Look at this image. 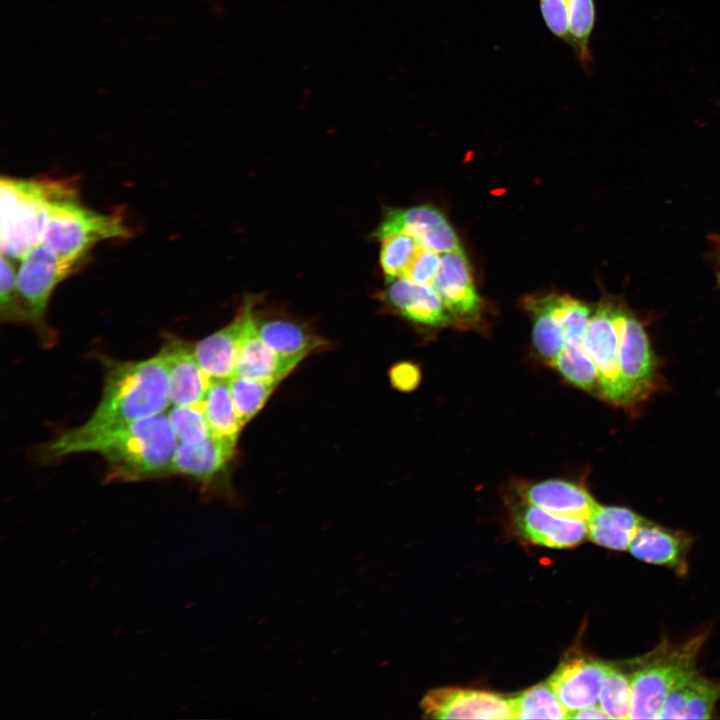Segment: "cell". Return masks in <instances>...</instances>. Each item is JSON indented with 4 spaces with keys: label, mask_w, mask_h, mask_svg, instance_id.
<instances>
[{
    "label": "cell",
    "mask_w": 720,
    "mask_h": 720,
    "mask_svg": "<svg viewBox=\"0 0 720 720\" xmlns=\"http://www.w3.org/2000/svg\"><path fill=\"white\" fill-rule=\"evenodd\" d=\"M102 395L90 418L65 431L41 449L45 460L76 454L86 441L134 421L163 413L169 407V379L164 356L140 361L103 359Z\"/></svg>",
    "instance_id": "obj_1"
},
{
    "label": "cell",
    "mask_w": 720,
    "mask_h": 720,
    "mask_svg": "<svg viewBox=\"0 0 720 720\" xmlns=\"http://www.w3.org/2000/svg\"><path fill=\"white\" fill-rule=\"evenodd\" d=\"M178 439L163 412L105 432L77 453L96 452L106 463V478L119 481L158 479L171 475Z\"/></svg>",
    "instance_id": "obj_2"
},
{
    "label": "cell",
    "mask_w": 720,
    "mask_h": 720,
    "mask_svg": "<svg viewBox=\"0 0 720 720\" xmlns=\"http://www.w3.org/2000/svg\"><path fill=\"white\" fill-rule=\"evenodd\" d=\"M76 193L74 186L63 180L2 177L1 254L21 260L42 242L51 203Z\"/></svg>",
    "instance_id": "obj_3"
},
{
    "label": "cell",
    "mask_w": 720,
    "mask_h": 720,
    "mask_svg": "<svg viewBox=\"0 0 720 720\" xmlns=\"http://www.w3.org/2000/svg\"><path fill=\"white\" fill-rule=\"evenodd\" d=\"M130 233L120 216L82 206L76 193L51 203L41 243L77 268L98 242L127 238Z\"/></svg>",
    "instance_id": "obj_4"
},
{
    "label": "cell",
    "mask_w": 720,
    "mask_h": 720,
    "mask_svg": "<svg viewBox=\"0 0 720 720\" xmlns=\"http://www.w3.org/2000/svg\"><path fill=\"white\" fill-rule=\"evenodd\" d=\"M704 636L678 644L662 643L633 664L629 719H659L665 699L675 685L695 670Z\"/></svg>",
    "instance_id": "obj_5"
},
{
    "label": "cell",
    "mask_w": 720,
    "mask_h": 720,
    "mask_svg": "<svg viewBox=\"0 0 720 720\" xmlns=\"http://www.w3.org/2000/svg\"><path fill=\"white\" fill-rule=\"evenodd\" d=\"M17 270V289L25 310L42 340L52 343L54 336L46 325V312L54 288L76 268L60 260L40 243L21 260Z\"/></svg>",
    "instance_id": "obj_6"
},
{
    "label": "cell",
    "mask_w": 720,
    "mask_h": 720,
    "mask_svg": "<svg viewBox=\"0 0 720 720\" xmlns=\"http://www.w3.org/2000/svg\"><path fill=\"white\" fill-rule=\"evenodd\" d=\"M616 309L607 303L595 310L586 328L583 345L596 366L600 392L609 401L626 405L635 398L620 368Z\"/></svg>",
    "instance_id": "obj_7"
},
{
    "label": "cell",
    "mask_w": 720,
    "mask_h": 720,
    "mask_svg": "<svg viewBox=\"0 0 720 720\" xmlns=\"http://www.w3.org/2000/svg\"><path fill=\"white\" fill-rule=\"evenodd\" d=\"M394 233L413 237L420 246L446 253L461 249L459 238L445 215L431 205L389 209L374 232L381 240Z\"/></svg>",
    "instance_id": "obj_8"
},
{
    "label": "cell",
    "mask_w": 720,
    "mask_h": 720,
    "mask_svg": "<svg viewBox=\"0 0 720 720\" xmlns=\"http://www.w3.org/2000/svg\"><path fill=\"white\" fill-rule=\"evenodd\" d=\"M421 707L435 719H514L510 699L482 690L433 689L423 697Z\"/></svg>",
    "instance_id": "obj_9"
},
{
    "label": "cell",
    "mask_w": 720,
    "mask_h": 720,
    "mask_svg": "<svg viewBox=\"0 0 720 720\" xmlns=\"http://www.w3.org/2000/svg\"><path fill=\"white\" fill-rule=\"evenodd\" d=\"M431 286L439 295L453 320L477 321L483 307L478 295L470 262L463 249L441 254V264Z\"/></svg>",
    "instance_id": "obj_10"
},
{
    "label": "cell",
    "mask_w": 720,
    "mask_h": 720,
    "mask_svg": "<svg viewBox=\"0 0 720 720\" xmlns=\"http://www.w3.org/2000/svg\"><path fill=\"white\" fill-rule=\"evenodd\" d=\"M612 666L588 657H569L558 666L548 683L571 712L597 702L603 681Z\"/></svg>",
    "instance_id": "obj_11"
},
{
    "label": "cell",
    "mask_w": 720,
    "mask_h": 720,
    "mask_svg": "<svg viewBox=\"0 0 720 720\" xmlns=\"http://www.w3.org/2000/svg\"><path fill=\"white\" fill-rule=\"evenodd\" d=\"M619 361L622 375L635 400L651 386L655 365L644 327L630 312L616 309Z\"/></svg>",
    "instance_id": "obj_12"
},
{
    "label": "cell",
    "mask_w": 720,
    "mask_h": 720,
    "mask_svg": "<svg viewBox=\"0 0 720 720\" xmlns=\"http://www.w3.org/2000/svg\"><path fill=\"white\" fill-rule=\"evenodd\" d=\"M520 535L533 544L550 548H571L589 537L588 521L556 515L526 503L514 511Z\"/></svg>",
    "instance_id": "obj_13"
},
{
    "label": "cell",
    "mask_w": 720,
    "mask_h": 720,
    "mask_svg": "<svg viewBox=\"0 0 720 720\" xmlns=\"http://www.w3.org/2000/svg\"><path fill=\"white\" fill-rule=\"evenodd\" d=\"M192 345L169 335L160 350L167 366L173 406L202 404L211 382L195 359Z\"/></svg>",
    "instance_id": "obj_14"
},
{
    "label": "cell",
    "mask_w": 720,
    "mask_h": 720,
    "mask_svg": "<svg viewBox=\"0 0 720 720\" xmlns=\"http://www.w3.org/2000/svg\"><path fill=\"white\" fill-rule=\"evenodd\" d=\"M247 302L234 376L281 382L303 359L282 356L262 341L254 325V302L250 299Z\"/></svg>",
    "instance_id": "obj_15"
},
{
    "label": "cell",
    "mask_w": 720,
    "mask_h": 720,
    "mask_svg": "<svg viewBox=\"0 0 720 720\" xmlns=\"http://www.w3.org/2000/svg\"><path fill=\"white\" fill-rule=\"evenodd\" d=\"M388 283L385 300L407 320L428 327H443L452 322V316L431 285L403 277Z\"/></svg>",
    "instance_id": "obj_16"
},
{
    "label": "cell",
    "mask_w": 720,
    "mask_h": 720,
    "mask_svg": "<svg viewBox=\"0 0 720 720\" xmlns=\"http://www.w3.org/2000/svg\"><path fill=\"white\" fill-rule=\"evenodd\" d=\"M234 449L213 435L195 444L178 442L171 475L185 476L209 487L226 472Z\"/></svg>",
    "instance_id": "obj_17"
},
{
    "label": "cell",
    "mask_w": 720,
    "mask_h": 720,
    "mask_svg": "<svg viewBox=\"0 0 720 720\" xmlns=\"http://www.w3.org/2000/svg\"><path fill=\"white\" fill-rule=\"evenodd\" d=\"M247 310L248 302L229 324L192 345L195 359L210 380L229 381L234 376Z\"/></svg>",
    "instance_id": "obj_18"
},
{
    "label": "cell",
    "mask_w": 720,
    "mask_h": 720,
    "mask_svg": "<svg viewBox=\"0 0 720 720\" xmlns=\"http://www.w3.org/2000/svg\"><path fill=\"white\" fill-rule=\"evenodd\" d=\"M520 493L526 503L559 516L587 521L598 506L583 487L564 480L551 479L530 484Z\"/></svg>",
    "instance_id": "obj_19"
},
{
    "label": "cell",
    "mask_w": 720,
    "mask_h": 720,
    "mask_svg": "<svg viewBox=\"0 0 720 720\" xmlns=\"http://www.w3.org/2000/svg\"><path fill=\"white\" fill-rule=\"evenodd\" d=\"M720 698V681L708 679L696 670L668 694L659 719H710Z\"/></svg>",
    "instance_id": "obj_20"
},
{
    "label": "cell",
    "mask_w": 720,
    "mask_h": 720,
    "mask_svg": "<svg viewBox=\"0 0 720 720\" xmlns=\"http://www.w3.org/2000/svg\"><path fill=\"white\" fill-rule=\"evenodd\" d=\"M687 536L645 522L634 536L630 553L637 559L674 569L678 574L687 571Z\"/></svg>",
    "instance_id": "obj_21"
},
{
    "label": "cell",
    "mask_w": 720,
    "mask_h": 720,
    "mask_svg": "<svg viewBox=\"0 0 720 720\" xmlns=\"http://www.w3.org/2000/svg\"><path fill=\"white\" fill-rule=\"evenodd\" d=\"M254 325L262 341L282 356L304 359L327 345L303 324L289 318L257 316L254 311Z\"/></svg>",
    "instance_id": "obj_22"
},
{
    "label": "cell",
    "mask_w": 720,
    "mask_h": 720,
    "mask_svg": "<svg viewBox=\"0 0 720 720\" xmlns=\"http://www.w3.org/2000/svg\"><path fill=\"white\" fill-rule=\"evenodd\" d=\"M645 522L627 508L598 505L588 519L589 538L605 548L624 551L629 549L634 536Z\"/></svg>",
    "instance_id": "obj_23"
},
{
    "label": "cell",
    "mask_w": 720,
    "mask_h": 720,
    "mask_svg": "<svg viewBox=\"0 0 720 720\" xmlns=\"http://www.w3.org/2000/svg\"><path fill=\"white\" fill-rule=\"evenodd\" d=\"M202 406L212 435L235 448L243 425L235 410L228 381L211 380Z\"/></svg>",
    "instance_id": "obj_24"
},
{
    "label": "cell",
    "mask_w": 720,
    "mask_h": 720,
    "mask_svg": "<svg viewBox=\"0 0 720 720\" xmlns=\"http://www.w3.org/2000/svg\"><path fill=\"white\" fill-rule=\"evenodd\" d=\"M525 305L533 318L532 338L539 355L553 365L564 347L563 332L553 306V294L528 297Z\"/></svg>",
    "instance_id": "obj_25"
},
{
    "label": "cell",
    "mask_w": 720,
    "mask_h": 720,
    "mask_svg": "<svg viewBox=\"0 0 720 720\" xmlns=\"http://www.w3.org/2000/svg\"><path fill=\"white\" fill-rule=\"evenodd\" d=\"M596 18L595 0H569L568 45L586 73H590L594 65L590 41L596 25Z\"/></svg>",
    "instance_id": "obj_26"
},
{
    "label": "cell",
    "mask_w": 720,
    "mask_h": 720,
    "mask_svg": "<svg viewBox=\"0 0 720 720\" xmlns=\"http://www.w3.org/2000/svg\"><path fill=\"white\" fill-rule=\"evenodd\" d=\"M510 701L514 719H569L570 712L548 682L533 686Z\"/></svg>",
    "instance_id": "obj_27"
},
{
    "label": "cell",
    "mask_w": 720,
    "mask_h": 720,
    "mask_svg": "<svg viewBox=\"0 0 720 720\" xmlns=\"http://www.w3.org/2000/svg\"><path fill=\"white\" fill-rule=\"evenodd\" d=\"M228 383L238 418L245 425L263 408L280 382L233 376Z\"/></svg>",
    "instance_id": "obj_28"
},
{
    "label": "cell",
    "mask_w": 720,
    "mask_h": 720,
    "mask_svg": "<svg viewBox=\"0 0 720 720\" xmlns=\"http://www.w3.org/2000/svg\"><path fill=\"white\" fill-rule=\"evenodd\" d=\"M552 366L570 383L583 390L600 389L596 366L583 343L564 346Z\"/></svg>",
    "instance_id": "obj_29"
},
{
    "label": "cell",
    "mask_w": 720,
    "mask_h": 720,
    "mask_svg": "<svg viewBox=\"0 0 720 720\" xmlns=\"http://www.w3.org/2000/svg\"><path fill=\"white\" fill-rule=\"evenodd\" d=\"M631 700L630 675L613 665L600 690V707L610 719H629Z\"/></svg>",
    "instance_id": "obj_30"
},
{
    "label": "cell",
    "mask_w": 720,
    "mask_h": 720,
    "mask_svg": "<svg viewBox=\"0 0 720 720\" xmlns=\"http://www.w3.org/2000/svg\"><path fill=\"white\" fill-rule=\"evenodd\" d=\"M553 306L562 328L564 346L583 343L592 315L590 307L571 296L556 294H553Z\"/></svg>",
    "instance_id": "obj_31"
},
{
    "label": "cell",
    "mask_w": 720,
    "mask_h": 720,
    "mask_svg": "<svg viewBox=\"0 0 720 720\" xmlns=\"http://www.w3.org/2000/svg\"><path fill=\"white\" fill-rule=\"evenodd\" d=\"M380 241V265L387 279L403 277L421 246L405 233H394Z\"/></svg>",
    "instance_id": "obj_32"
},
{
    "label": "cell",
    "mask_w": 720,
    "mask_h": 720,
    "mask_svg": "<svg viewBox=\"0 0 720 720\" xmlns=\"http://www.w3.org/2000/svg\"><path fill=\"white\" fill-rule=\"evenodd\" d=\"M15 260L1 254L0 265V314L1 320L8 323H25L30 319L17 289V271Z\"/></svg>",
    "instance_id": "obj_33"
},
{
    "label": "cell",
    "mask_w": 720,
    "mask_h": 720,
    "mask_svg": "<svg viewBox=\"0 0 720 720\" xmlns=\"http://www.w3.org/2000/svg\"><path fill=\"white\" fill-rule=\"evenodd\" d=\"M167 416L178 442L195 444L212 435L202 404L173 406Z\"/></svg>",
    "instance_id": "obj_34"
},
{
    "label": "cell",
    "mask_w": 720,
    "mask_h": 720,
    "mask_svg": "<svg viewBox=\"0 0 720 720\" xmlns=\"http://www.w3.org/2000/svg\"><path fill=\"white\" fill-rule=\"evenodd\" d=\"M539 9L549 32L568 45L569 0H539Z\"/></svg>",
    "instance_id": "obj_35"
},
{
    "label": "cell",
    "mask_w": 720,
    "mask_h": 720,
    "mask_svg": "<svg viewBox=\"0 0 720 720\" xmlns=\"http://www.w3.org/2000/svg\"><path fill=\"white\" fill-rule=\"evenodd\" d=\"M441 264V253L420 247L403 278L418 284L431 285Z\"/></svg>",
    "instance_id": "obj_36"
},
{
    "label": "cell",
    "mask_w": 720,
    "mask_h": 720,
    "mask_svg": "<svg viewBox=\"0 0 720 720\" xmlns=\"http://www.w3.org/2000/svg\"><path fill=\"white\" fill-rule=\"evenodd\" d=\"M393 384L400 390L410 391L416 388L421 379L418 367L412 363H401L392 369Z\"/></svg>",
    "instance_id": "obj_37"
},
{
    "label": "cell",
    "mask_w": 720,
    "mask_h": 720,
    "mask_svg": "<svg viewBox=\"0 0 720 720\" xmlns=\"http://www.w3.org/2000/svg\"><path fill=\"white\" fill-rule=\"evenodd\" d=\"M569 719H609L608 715L599 706L589 705L569 713Z\"/></svg>",
    "instance_id": "obj_38"
},
{
    "label": "cell",
    "mask_w": 720,
    "mask_h": 720,
    "mask_svg": "<svg viewBox=\"0 0 720 720\" xmlns=\"http://www.w3.org/2000/svg\"><path fill=\"white\" fill-rule=\"evenodd\" d=\"M717 279L720 283V264H719V268H718V272H717Z\"/></svg>",
    "instance_id": "obj_39"
}]
</instances>
